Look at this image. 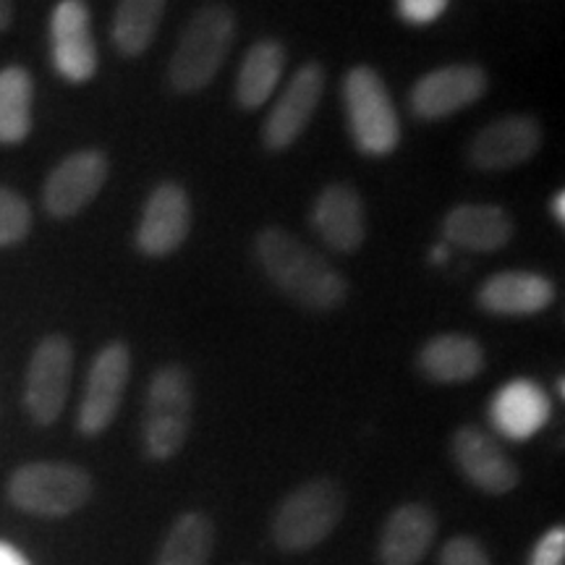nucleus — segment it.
<instances>
[{
	"mask_svg": "<svg viewBox=\"0 0 565 565\" xmlns=\"http://www.w3.org/2000/svg\"><path fill=\"white\" fill-rule=\"evenodd\" d=\"M236 40V17L228 6L207 3L194 13L183 30L171 63L168 79L181 95H192L207 87L225 63Z\"/></svg>",
	"mask_w": 565,
	"mask_h": 565,
	"instance_id": "7ed1b4c3",
	"label": "nucleus"
},
{
	"mask_svg": "<svg viewBox=\"0 0 565 565\" xmlns=\"http://www.w3.org/2000/svg\"><path fill=\"white\" fill-rule=\"evenodd\" d=\"M194 416L192 374L181 364H166L152 374L147 387L141 443L152 461H171L186 445Z\"/></svg>",
	"mask_w": 565,
	"mask_h": 565,
	"instance_id": "20e7f679",
	"label": "nucleus"
},
{
	"mask_svg": "<svg viewBox=\"0 0 565 565\" xmlns=\"http://www.w3.org/2000/svg\"><path fill=\"white\" fill-rule=\"evenodd\" d=\"M189 231H192V202L183 186L173 181L154 186L141 212L137 249L147 257H168L186 242Z\"/></svg>",
	"mask_w": 565,
	"mask_h": 565,
	"instance_id": "f8f14e48",
	"label": "nucleus"
},
{
	"mask_svg": "<svg viewBox=\"0 0 565 565\" xmlns=\"http://www.w3.org/2000/svg\"><path fill=\"white\" fill-rule=\"evenodd\" d=\"M13 21V3L11 0H0V32H6Z\"/></svg>",
	"mask_w": 565,
	"mask_h": 565,
	"instance_id": "2f4dec72",
	"label": "nucleus"
},
{
	"mask_svg": "<svg viewBox=\"0 0 565 565\" xmlns=\"http://www.w3.org/2000/svg\"><path fill=\"white\" fill-rule=\"evenodd\" d=\"M254 254L275 288L309 312H333L349 296L343 275L312 246L278 225L259 231Z\"/></svg>",
	"mask_w": 565,
	"mask_h": 565,
	"instance_id": "f257e3e1",
	"label": "nucleus"
},
{
	"mask_svg": "<svg viewBox=\"0 0 565 565\" xmlns=\"http://www.w3.org/2000/svg\"><path fill=\"white\" fill-rule=\"evenodd\" d=\"M553 401L532 380H511L490 401V422L508 440L524 443L550 422Z\"/></svg>",
	"mask_w": 565,
	"mask_h": 565,
	"instance_id": "a211bd4d",
	"label": "nucleus"
},
{
	"mask_svg": "<svg viewBox=\"0 0 565 565\" xmlns=\"http://www.w3.org/2000/svg\"><path fill=\"white\" fill-rule=\"evenodd\" d=\"M487 71L471 63H454L424 74L412 89V110L424 121H440L475 105L487 92Z\"/></svg>",
	"mask_w": 565,
	"mask_h": 565,
	"instance_id": "9d476101",
	"label": "nucleus"
},
{
	"mask_svg": "<svg viewBox=\"0 0 565 565\" xmlns=\"http://www.w3.org/2000/svg\"><path fill=\"white\" fill-rule=\"evenodd\" d=\"M343 105L353 145L370 158H385L401 141V121L383 76L370 66H356L343 79Z\"/></svg>",
	"mask_w": 565,
	"mask_h": 565,
	"instance_id": "423d86ee",
	"label": "nucleus"
},
{
	"mask_svg": "<svg viewBox=\"0 0 565 565\" xmlns=\"http://www.w3.org/2000/svg\"><path fill=\"white\" fill-rule=\"evenodd\" d=\"M513 233V217L498 204H458L443 221L445 242L479 254L505 249Z\"/></svg>",
	"mask_w": 565,
	"mask_h": 565,
	"instance_id": "6ab92c4d",
	"label": "nucleus"
},
{
	"mask_svg": "<svg viewBox=\"0 0 565 565\" xmlns=\"http://www.w3.org/2000/svg\"><path fill=\"white\" fill-rule=\"evenodd\" d=\"M437 540V515L424 503H404L387 515L377 555L383 565H419Z\"/></svg>",
	"mask_w": 565,
	"mask_h": 565,
	"instance_id": "f3484780",
	"label": "nucleus"
},
{
	"mask_svg": "<svg viewBox=\"0 0 565 565\" xmlns=\"http://www.w3.org/2000/svg\"><path fill=\"white\" fill-rule=\"evenodd\" d=\"M542 129L534 116H503L471 139L469 162L479 171H511L540 152Z\"/></svg>",
	"mask_w": 565,
	"mask_h": 565,
	"instance_id": "ddd939ff",
	"label": "nucleus"
},
{
	"mask_svg": "<svg viewBox=\"0 0 565 565\" xmlns=\"http://www.w3.org/2000/svg\"><path fill=\"white\" fill-rule=\"evenodd\" d=\"M322 92L324 68L320 63H307V66L296 71V76L282 89V95L265 121L263 141L267 150H286L301 137L322 100Z\"/></svg>",
	"mask_w": 565,
	"mask_h": 565,
	"instance_id": "4468645a",
	"label": "nucleus"
},
{
	"mask_svg": "<svg viewBox=\"0 0 565 565\" xmlns=\"http://www.w3.org/2000/svg\"><path fill=\"white\" fill-rule=\"evenodd\" d=\"M312 228L324 246L333 252L351 254L364 244L366 223L362 196L349 183L324 186L312 207Z\"/></svg>",
	"mask_w": 565,
	"mask_h": 565,
	"instance_id": "dca6fc26",
	"label": "nucleus"
},
{
	"mask_svg": "<svg viewBox=\"0 0 565 565\" xmlns=\"http://www.w3.org/2000/svg\"><path fill=\"white\" fill-rule=\"evenodd\" d=\"M131 377V351L126 343H108L89 366L76 427L84 437H97L110 427L124 404Z\"/></svg>",
	"mask_w": 565,
	"mask_h": 565,
	"instance_id": "6e6552de",
	"label": "nucleus"
},
{
	"mask_svg": "<svg viewBox=\"0 0 565 565\" xmlns=\"http://www.w3.org/2000/svg\"><path fill=\"white\" fill-rule=\"evenodd\" d=\"M0 565H30V561L17 547L9 545V542L0 540Z\"/></svg>",
	"mask_w": 565,
	"mask_h": 565,
	"instance_id": "c756f323",
	"label": "nucleus"
},
{
	"mask_svg": "<svg viewBox=\"0 0 565 565\" xmlns=\"http://www.w3.org/2000/svg\"><path fill=\"white\" fill-rule=\"evenodd\" d=\"M34 84L30 71L9 66L0 71V145H19L32 131Z\"/></svg>",
	"mask_w": 565,
	"mask_h": 565,
	"instance_id": "b1692460",
	"label": "nucleus"
},
{
	"mask_svg": "<svg viewBox=\"0 0 565 565\" xmlns=\"http://www.w3.org/2000/svg\"><path fill=\"white\" fill-rule=\"evenodd\" d=\"M550 212H553V217L557 223H565V194L557 192L553 194V200H550Z\"/></svg>",
	"mask_w": 565,
	"mask_h": 565,
	"instance_id": "7c9ffc66",
	"label": "nucleus"
},
{
	"mask_svg": "<svg viewBox=\"0 0 565 565\" xmlns=\"http://www.w3.org/2000/svg\"><path fill=\"white\" fill-rule=\"evenodd\" d=\"M53 66L71 84L89 82L97 71V45L84 0H61L51 17Z\"/></svg>",
	"mask_w": 565,
	"mask_h": 565,
	"instance_id": "9b49d317",
	"label": "nucleus"
},
{
	"mask_svg": "<svg viewBox=\"0 0 565 565\" xmlns=\"http://www.w3.org/2000/svg\"><path fill=\"white\" fill-rule=\"evenodd\" d=\"M32 231V207L24 196L13 189L0 186V249L17 246L30 236Z\"/></svg>",
	"mask_w": 565,
	"mask_h": 565,
	"instance_id": "a878e982",
	"label": "nucleus"
},
{
	"mask_svg": "<svg viewBox=\"0 0 565 565\" xmlns=\"http://www.w3.org/2000/svg\"><path fill=\"white\" fill-rule=\"evenodd\" d=\"M286 68V47L275 40L254 42L236 76V103L246 110H257L270 100Z\"/></svg>",
	"mask_w": 565,
	"mask_h": 565,
	"instance_id": "4be33fe9",
	"label": "nucleus"
},
{
	"mask_svg": "<svg viewBox=\"0 0 565 565\" xmlns=\"http://www.w3.org/2000/svg\"><path fill=\"white\" fill-rule=\"evenodd\" d=\"M450 0H398V17L408 24H433L448 9Z\"/></svg>",
	"mask_w": 565,
	"mask_h": 565,
	"instance_id": "c85d7f7f",
	"label": "nucleus"
},
{
	"mask_svg": "<svg viewBox=\"0 0 565 565\" xmlns=\"http://www.w3.org/2000/svg\"><path fill=\"white\" fill-rule=\"evenodd\" d=\"M166 3L168 0H118L110 30L113 45L129 58L145 53L158 34Z\"/></svg>",
	"mask_w": 565,
	"mask_h": 565,
	"instance_id": "393cba45",
	"label": "nucleus"
},
{
	"mask_svg": "<svg viewBox=\"0 0 565 565\" xmlns=\"http://www.w3.org/2000/svg\"><path fill=\"white\" fill-rule=\"evenodd\" d=\"M484 349L477 338L461 333H443L422 345L416 364L427 380L440 385L469 383L484 370Z\"/></svg>",
	"mask_w": 565,
	"mask_h": 565,
	"instance_id": "412c9836",
	"label": "nucleus"
},
{
	"mask_svg": "<svg viewBox=\"0 0 565 565\" xmlns=\"http://www.w3.org/2000/svg\"><path fill=\"white\" fill-rule=\"evenodd\" d=\"M450 456L466 482L484 494H508L521 482L513 458L479 427H458L450 437Z\"/></svg>",
	"mask_w": 565,
	"mask_h": 565,
	"instance_id": "1a4fd4ad",
	"label": "nucleus"
},
{
	"mask_svg": "<svg viewBox=\"0 0 565 565\" xmlns=\"http://www.w3.org/2000/svg\"><path fill=\"white\" fill-rule=\"evenodd\" d=\"M479 307L500 317H529L545 312L555 301V286L536 273H498L482 282Z\"/></svg>",
	"mask_w": 565,
	"mask_h": 565,
	"instance_id": "aec40b11",
	"label": "nucleus"
},
{
	"mask_svg": "<svg viewBox=\"0 0 565 565\" xmlns=\"http://www.w3.org/2000/svg\"><path fill=\"white\" fill-rule=\"evenodd\" d=\"M345 513V490L333 477H315L294 487L275 508L273 542L282 553H307L335 532Z\"/></svg>",
	"mask_w": 565,
	"mask_h": 565,
	"instance_id": "f03ea898",
	"label": "nucleus"
},
{
	"mask_svg": "<svg viewBox=\"0 0 565 565\" xmlns=\"http://www.w3.org/2000/svg\"><path fill=\"white\" fill-rule=\"evenodd\" d=\"M215 550V524L207 513L189 511L175 515L154 565H210Z\"/></svg>",
	"mask_w": 565,
	"mask_h": 565,
	"instance_id": "5701e85b",
	"label": "nucleus"
},
{
	"mask_svg": "<svg viewBox=\"0 0 565 565\" xmlns=\"http://www.w3.org/2000/svg\"><path fill=\"white\" fill-rule=\"evenodd\" d=\"M108 179V158L97 150H82L61 160L47 175L42 189V204L53 217H74L100 194Z\"/></svg>",
	"mask_w": 565,
	"mask_h": 565,
	"instance_id": "2eb2a0df",
	"label": "nucleus"
},
{
	"mask_svg": "<svg viewBox=\"0 0 565 565\" xmlns=\"http://www.w3.org/2000/svg\"><path fill=\"white\" fill-rule=\"evenodd\" d=\"M6 492L19 511L40 519H66L89 503L95 482L76 463L34 461L13 471Z\"/></svg>",
	"mask_w": 565,
	"mask_h": 565,
	"instance_id": "39448f33",
	"label": "nucleus"
},
{
	"mask_svg": "<svg viewBox=\"0 0 565 565\" xmlns=\"http://www.w3.org/2000/svg\"><path fill=\"white\" fill-rule=\"evenodd\" d=\"M71 372H74V345L66 335L42 338L26 366L24 406L40 427L58 422L66 406Z\"/></svg>",
	"mask_w": 565,
	"mask_h": 565,
	"instance_id": "0eeeda50",
	"label": "nucleus"
},
{
	"mask_svg": "<svg viewBox=\"0 0 565 565\" xmlns=\"http://www.w3.org/2000/svg\"><path fill=\"white\" fill-rule=\"evenodd\" d=\"M437 565H492L484 545L475 536H454L440 550V563Z\"/></svg>",
	"mask_w": 565,
	"mask_h": 565,
	"instance_id": "bb28decb",
	"label": "nucleus"
},
{
	"mask_svg": "<svg viewBox=\"0 0 565 565\" xmlns=\"http://www.w3.org/2000/svg\"><path fill=\"white\" fill-rule=\"evenodd\" d=\"M433 259H435L437 265L445 263V259H448V249H443V246H437V249L433 252Z\"/></svg>",
	"mask_w": 565,
	"mask_h": 565,
	"instance_id": "473e14b6",
	"label": "nucleus"
},
{
	"mask_svg": "<svg viewBox=\"0 0 565 565\" xmlns=\"http://www.w3.org/2000/svg\"><path fill=\"white\" fill-rule=\"evenodd\" d=\"M563 561H565V529L555 526L532 547L526 565H563Z\"/></svg>",
	"mask_w": 565,
	"mask_h": 565,
	"instance_id": "cd10ccee",
	"label": "nucleus"
}]
</instances>
